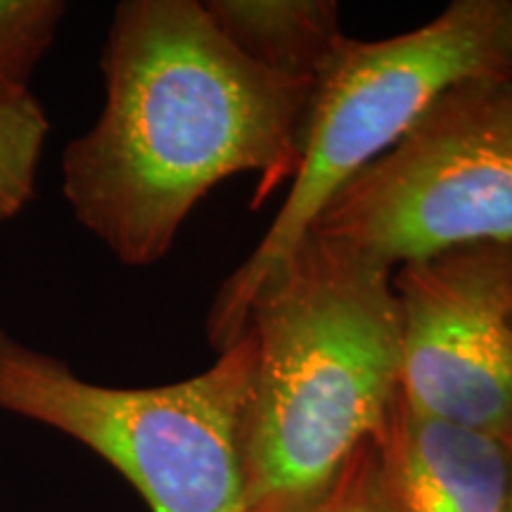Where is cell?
<instances>
[{
    "instance_id": "6da1fadb",
    "label": "cell",
    "mask_w": 512,
    "mask_h": 512,
    "mask_svg": "<svg viewBox=\"0 0 512 512\" xmlns=\"http://www.w3.org/2000/svg\"><path fill=\"white\" fill-rule=\"evenodd\" d=\"M102 74L105 107L64 152L62 192L121 264L164 259L226 178L259 176V209L297 176L316 83L249 60L204 3H119Z\"/></svg>"
},
{
    "instance_id": "7c38bea8",
    "label": "cell",
    "mask_w": 512,
    "mask_h": 512,
    "mask_svg": "<svg viewBox=\"0 0 512 512\" xmlns=\"http://www.w3.org/2000/svg\"><path fill=\"white\" fill-rule=\"evenodd\" d=\"M508 88H510V98H512V76H510V81H508Z\"/></svg>"
},
{
    "instance_id": "3957f363",
    "label": "cell",
    "mask_w": 512,
    "mask_h": 512,
    "mask_svg": "<svg viewBox=\"0 0 512 512\" xmlns=\"http://www.w3.org/2000/svg\"><path fill=\"white\" fill-rule=\"evenodd\" d=\"M512 76V0H456L408 34L347 38L313 91L302 164L264 240L228 275L207 318L216 351L247 328L256 292L306 240L320 211L406 136L441 95Z\"/></svg>"
},
{
    "instance_id": "30bf717a",
    "label": "cell",
    "mask_w": 512,
    "mask_h": 512,
    "mask_svg": "<svg viewBox=\"0 0 512 512\" xmlns=\"http://www.w3.org/2000/svg\"><path fill=\"white\" fill-rule=\"evenodd\" d=\"M64 10L60 0H0V81L27 88L53 46Z\"/></svg>"
},
{
    "instance_id": "ba28073f",
    "label": "cell",
    "mask_w": 512,
    "mask_h": 512,
    "mask_svg": "<svg viewBox=\"0 0 512 512\" xmlns=\"http://www.w3.org/2000/svg\"><path fill=\"white\" fill-rule=\"evenodd\" d=\"M204 8L249 60L299 81L318 83L349 38L332 0H209Z\"/></svg>"
},
{
    "instance_id": "5b68a950",
    "label": "cell",
    "mask_w": 512,
    "mask_h": 512,
    "mask_svg": "<svg viewBox=\"0 0 512 512\" xmlns=\"http://www.w3.org/2000/svg\"><path fill=\"white\" fill-rule=\"evenodd\" d=\"M505 79L451 88L356 174L311 233L392 271L446 249L512 245V98Z\"/></svg>"
},
{
    "instance_id": "7a4b0ae2",
    "label": "cell",
    "mask_w": 512,
    "mask_h": 512,
    "mask_svg": "<svg viewBox=\"0 0 512 512\" xmlns=\"http://www.w3.org/2000/svg\"><path fill=\"white\" fill-rule=\"evenodd\" d=\"M394 271L309 233L256 292L247 512H302L380 439L401 396Z\"/></svg>"
},
{
    "instance_id": "52a82bcc",
    "label": "cell",
    "mask_w": 512,
    "mask_h": 512,
    "mask_svg": "<svg viewBox=\"0 0 512 512\" xmlns=\"http://www.w3.org/2000/svg\"><path fill=\"white\" fill-rule=\"evenodd\" d=\"M396 512H508L512 448L396 401L380 437Z\"/></svg>"
},
{
    "instance_id": "8992f818",
    "label": "cell",
    "mask_w": 512,
    "mask_h": 512,
    "mask_svg": "<svg viewBox=\"0 0 512 512\" xmlns=\"http://www.w3.org/2000/svg\"><path fill=\"white\" fill-rule=\"evenodd\" d=\"M401 399L512 448V245L446 249L394 271Z\"/></svg>"
},
{
    "instance_id": "9c48e42d",
    "label": "cell",
    "mask_w": 512,
    "mask_h": 512,
    "mask_svg": "<svg viewBox=\"0 0 512 512\" xmlns=\"http://www.w3.org/2000/svg\"><path fill=\"white\" fill-rule=\"evenodd\" d=\"M50 124L29 88L0 81V223L15 219L34 197Z\"/></svg>"
},
{
    "instance_id": "277c9868",
    "label": "cell",
    "mask_w": 512,
    "mask_h": 512,
    "mask_svg": "<svg viewBox=\"0 0 512 512\" xmlns=\"http://www.w3.org/2000/svg\"><path fill=\"white\" fill-rule=\"evenodd\" d=\"M249 330L204 373L162 387H105L0 328V408L79 441L152 512H247Z\"/></svg>"
},
{
    "instance_id": "4fadbf2b",
    "label": "cell",
    "mask_w": 512,
    "mask_h": 512,
    "mask_svg": "<svg viewBox=\"0 0 512 512\" xmlns=\"http://www.w3.org/2000/svg\"><path fill=\"white\" fill-rule=\"evenodd\" d=\"M508 512H512V496H510V510Z\"/></svg>"
},
{
    "instance_id": "8fae6325",
    "label": "cell",
    "mask_w": 512,
    "mask_h": 512,
    "mask_svg": "<svg viewBox=\"0 0 512 512\" xmlns=\"http://www.w3.org/2000/svg\"><path fill=\"white\" fill-rule=\"evenodd\" d=\"M302 512H396L384 477L380 439L363 446L328 494Z\"/></svg>"
}]
</instances>
